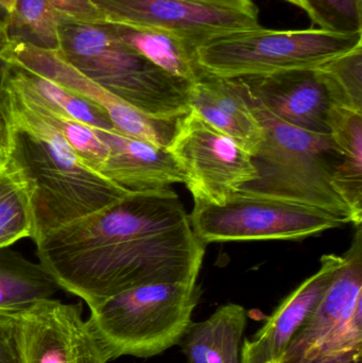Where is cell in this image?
Masks as SVG:
<instances>
[{"label": "cell", "mask_w": 362, "mask_h": 363, "mask_svg": "<svg viewBox=\"0 0 362 363\" xmlns=\"http://www.w3.org/2000/svg\"><path fill=\"white\" fill-rule=\"evenodd\" d=\"M322 301L278 363H362V226Z\"/></svg>", "instance_id": "obj_7"}, {"label": "cell", "mask_w": 362, "mask_h": 363, "mask_svg": "<svg viewBox=\"0 0 362 363\" xmlns=\"http://www.w3.org/2000/svg\"><path fill=\"white\" fill-rule=\"evenodd\" d=\"M0 14H6V12H4V10H2V9H1V8H0ZM6 15H8V14H6Z\"/></svg>", "instance_id": "obj_34"}, {"label": "cell", "mask_w": 362, "mask_h": 363, "mask_svg": "<svg viewBox=\"0 0 362 363\" xmlns=\"http://www.w3.org/2000/svg\"><path fill=\"white\" fill-rule=\"evenodd\" d=\"M62 21L103 25V15L91 0H48Z\"/></svg>", "instance_id": "obj_27"}, {"label": "cell", "mask_w": 362, "mask_h": 363, "mask_svg": "<svg viewBox=\"0 0 362 363\" xmlns=\"http://www.w3.org/2000/svg\"><path fill=\"white\" fill-rule=\"evenodd\" d=\"M341 262L342 256L335 254L321 257L319 270L283 301L254 340L244 341L240 351L242 363L280 362L295 335L314 315Z\"/></svg>", "instance_id": "obj_14"}, {"label": "cell", "mask_w": 362, "mask_h": 363, "mask_svg": "<svg viewBox=\"0 0 362 363\" xmlns=\"http://www.w3.org/2000/svg\"><path fill=\"white\" fill-rule=\"evenodd\" d=\"M359 46L362 33L259 27L210 40L198 47L197 57L208 74L233 79L318 68Z\"/></svg>", "instance_id": "obj_6"}, {"label": "cell", "mask_w": 362, "mask_h": 363, "mask_svg": "<svg viewBox=\"0 0 362 363\" xmlns=\"http://www.w3.org/2000/svg\"><path fill=\"white\" fill-rule=\"evenodd\" d=\"M189 104L206 123L222 132L252 157L264 140L248 89L240 78H221L204 72L191 84Z\"/></svg>", "instance_id": "obj_16"}, {"label": "cell", "mask_w": 362, "mask_h": 363, "mask_svg": "<svg viewBox=\"0 0 362 363\" xmlns=\"http://www.w3.org/2000/svg\"><path fill=\"white\" fill-rule=\"evenodd\" d=\"M189 222L204 245L293 240L342 225L320 209L242 191L232 194L222 205L196 200Z\"/></svg>", "instance_id": "obj_8"}, {"label": "cell", "mask_w": 362, "mask_h": 363, "mask_svg": "<svg viewBox=\"0 0 362 363\" xmlns=\"http://www.w3.org/2000/svg\"><path fill=\"white\" fill-rule=\"evenodd\" d=\"M329 134L341 151L333 185L354 215L355 226L362 222V113L332 106Z\"/></svg>", "instance_id": "obj_18"}, {"label": "cell", "mask_w": 362, "mask_h": 363, "mask_svg": "<svg viewBox=\"0 0 362 363\" xmlns=\"http://www.w3.org/2000/svg\"><path fill=\"white\" fill-rule=\"evenodd\" d=\"M319 29L342 34L362 33V0H302Z\"/></svg>", "instance_id": "obj_26"}, {"label": "cell", "mask_w": 362, "mask_h": 363, "mask_svg": "<svg viewBox=\"0 0 362 363\" xmlns=\"http://www.w3.org/2000/svg\"><path fill=\"white\" fill-rule=\"evenodd\" d=\"M17 363H108L80 304L40 300L13 317Z\"/></svg>", "instance_id": "obj_12"}, {"label": "cell", "mask_w": 362, "mask_h": 363, "mask_svg": "<svg viewBox=\"0 0 362 363\" xmlns=\"http://www.w3.org/2000/svg\"><path fill=\"white\" fill-rule=\"evenodd\" d=\"M59 290L52 275L11 247H0V318H13Z\"/></svg>", "instance_id": "obj_20"}, {"label": "cell", "mask_w": 362, "mask_h": 363, "mask_svg": "<svg viewBox=\"0 0 362 363\" xmlns=\"http://www.w3.org/2000/svg\"><path fill=\"white\" fill-rule=\"evenodd\" d=\"M1 63L18 82L27 87L51 110L74 121L86 123L95 129L110 130L115 128L106 111L96 104L72 93L50 79L4 62Z\"/></svg>", "instance_id": "obj_22"}, {"label": "cell", "mask_w": 362, "mask_h": 363, "mask_svg": "<svg viewBox=\"0 0 362 363\" xmlns=\"http://www.w3.org/2000/svg\"><path fill=\"white\" fill-rule=\"evenodd\" d=\"M115 35L165 72L193 83L203 74L198 46L164 30L106 23Z\"/></svg>", "instance_id": "obj_19"}, {"label": "cell", "mask_w": 362, "mask_h": 363, "mask_svg": "<svg viewBox=\"0 0 362 363\" xmlns=\"http://www.w3.org/2000/svg\"><path fill=\"white\" fill-rule=\"evenodd\" d=\"M0 363H17L13 318H0Z\"/></svg>", "instance_id": "obj_28"}, {"label": "cell", "mask_w": 362, "mask_h": 363, "mask_svg": "<svg viewBox=\"0 0 362 363\" xmlns=\"http://www.w3.org/2000/svg\"><path fill=\"white\" fill-rule=\"evenodd\" d=\"M200 296L197 283L140 286L89 308L86 321L108 362L153 357L183 340Z\"/></svg>", "instance_id": "obj_5"}, {"label": "cell", "mask_w": 362, "mask_h": 363, "mask_svg": "<svg viewBox=\"0 0 362 363\" xmlns=\"http://www.w3.org/2000/svg\"><path fill=\"white\" fill-rule=\"evenodd\" d=\"M62 21L48 0H17L8 16L9 40L47 49H60Z\"/></svg>", "instance_id": "obj_23"}, {"label": "cell", "mask_w": 362, "mask_h": 363, "mask_svg": "<svg viewBox=\"0 0 362 363\" xmlns=\"http://www.w3.org/2000/svg\"><path fill=\"white\" fill-rule=\"evenodd\" d=\"M200 4H213V6H225V8L236 9L249 13L259 14L256 6L252 0H191Z\"/></svg>", "instance_id": "obj_29"}, {"label": "cell", "mask_w": 362, "mask_h": 363, "mask_svg": "<svg viewBox=\"0 0 362 363\" xmlns=\"http://www.w3.org/2000/svg\"><path fill=\"white\" fill-rule=\"evenodd\" d=\"M106 23L164 30L200 47L261 27L259 14L191 0H91Z\"/></svg>", "instance_id": "obj_11"}, {"label": "cell", "mask_w": 362, "mask_h": 363, "mask_svg": "<svg viewBox=\"0 0 362 363\" xmlns=\"http://www.w3.org/2000/svg\"><path fill=\"white\" fill-rule=\"evenodd\" d=\"M8 40V15L0 14V40Z\"/></svg>", "instance_id": "obj_31"}, {"label": "cell", "mask_w": 362, "mask_h": 363, "mask_svg": "<svg viewBox=\"0 0 362 363\" xmlns=\"http://www.w3.org/2000/svg\"><path fill=\"white\" fill-rule=\"evenodd\" d=\"M60 50L72 66L123 101L153 118H180L191 112L193 83L142 57L106 23L62 21Z\"/></svg>", "instance_id": "obj_4"}, {"label": "cell", "mask_w": 362, "mask_h": 363, "mask_svg": "<svg viewBox=\"0 0 362 363\" xmlns=\"http://www.w3.org/2000/svg\"><path fill=\"white\" fill-rule=\"evenodd\" d=\"M34 242L60 288L89 308L140 286L197 283L206 247L168 188L129 192Z\"/></svg>", "instance_id": "obj_1"}, {"label": "cell", "mask_w": 362, "mask_h": 363, "mask_svg": "<svg viewBox=\"0 0 362 363\" xmlns=\"http://www.w3.org/2000/svg\"><path fill=\"white\" fill-rule=\"evenodd\" d=\"M17 0H0V8L6 13L11 15L14 11L15 6H16Z\"/></svg>", "instance_id": "obj_32"}, {"label": "cell", "mask_w": 362, "mask_h": 363, "mask_svg": "<svg viewBox=\"0 0 362 363\" xmlns=\"http://www.w3.org/2000/svg\"><path fill=\"white\" fill-rule=\"evenodd\" d=\"M0 74L6 77L13 84L16 85L55 123L65 138L66 142L69 144L72 150L85 165L98 172L100 166L108 157V148L106 143L96 133L95 128H91V125L81 123V121H74L69 117L64 116L45 106L34 94H32L27 87L23 86L10 74L4 64H0Z\"/></svg>", "instance_id": "obj_24"}, {"label": "cell", "mask_w": 362, "mask_h": 363, "mask_svg": "<svg viewBox=\"0 0 362 363\" xmlns=\"http://www.w3.org/2000/svg\"><path fill=\"white\" fill-rule=\"evenodd\" d=\"M333 106L362 113V46L319 67Z\"/></svg>", "instance_id": "obj_25"}, {"label": "cell", "mask_w": 362, "mask_h": 363, "mask_svg": "<svg viewBox=\"0 0 362 363\" xmlns=\"http://www.w3.org/2000/svg\"><path fill=\"white\" fill-rule=\"evenodd\" d=\"M33 233L31 185L10 157H0V247L32 238Z\"/></svg>", "instance_id": "obj_21"}, {"label": "cell", "mask_w": 362, "mask_h": 363, "mask_svg": "<svg viewBox=\"0 0 362 363\" xmlns=\"http://www.w3.org/2000/svg\"><path fill=\"white\" fill-rule=\"evenodd\" d=\"M8 127H6V119H4V114H2L1 106H0V157H8Z\"/></svg>", "instance_id": "obj_30"}, {"label": "cell", "mask_w": 362, "mask_h": 363, "mask_svg": "<svg viewBox=\"0 0 362 363\" xmlns=\"http://www.w3.org/2000/svg\"><path fill=\"white\" fill-rule=\"evenodd\" d=\"M108 155L98 172L129 191L165 189L186 184L187 178L171 153L113 128L95 129Z\"/></svg>", "instance_id": "obj_15"}, {"label": "cell", "mask_w": 362, "mask_h": 363, "mask_svg": "<svg viewBox=\"0 0 362 363\" xmlns=\"http://www.w3.org/2000/svg\"><path fill=\"white\" fill-rule=\"evenodd\" d=\"M248 93L263 125L264 140L252 155L256 179L239 191L307 205L329 213L342 225H355L354 215L333 185L341 151L331 134L293 127L272 116L249 89Z\"/></svg>", "instance_id": "obj_3"}, {"label": "cell", "mask_w": 362, "mask_h": 363, "mask_svg": "<svg viewBox=\"0 0 362 363\" xmlns=\"http://www.w3.org/2000/svg\"><path fill=\"white\" fill-rule=\"evenodd\" d=\"M283 1L288 2V4H293V6H298V8L304 10V4L302 0H283Z\"/></svg>", "instance_id": "obj_33"}, {"label": "cell", "mask_w": 362, "mask_h": 363, "mask_svg": "<svg viewBox=\"0 0 362 363\" xmlns=\"http://www.w3.org/2000/svg\"><path fill=\"white\" fill-rule=\"evenodd\" d=\"M10 157L31 185L34 241L108 206L129 190L85 165L52 121L0 74Z\"/></svg>", "instance_id": "obj_2"}, {"label": "cell", "mask_w": 362, "mask_h": 363, "mask_svg": "<svg viewBox=\"0 0 362 363\" xmlns=\"http://www.w3.org/2000/svg\"><path fill=\"white\" fill-rule=\"evenodd\" d=\"M247 311L237 304L221 306L205 321L191 323L183 351L188 363H242L240 343Z\"/></svg>", "instance_id": "obj_17"}, {"label": "cell", "mask_w": 362, "mask_h": 363, "mask_svg": "<svg viewBox=\"0 0 362 363\" xmlns=\"http://www.w3.org/2000/svg\"><path fill=\"white\" fill-rule=\"evenodd\" d=\"M0 62L50 79L68 91L106 111L113 125L132 138L167 148L176 119L148 116L87 78L67 61L60 49H47L21 40H0Z\"/></svg>", "instance_id": "obj_10"}, {"label": "cell", "mask_w": 362, "mask_h": 363, "mask_svg": "<svg viewBox=\"0 0 362 363\" xmlns=\"http://www.w3.org/2000/svg\"><path fill=\"white\" fill-rule=\"evenodd\" d=\"M193 201L222 205L256 179L252 157L231 138L206 123L195 110L176 121L168 145Z\"/></svg>", "instance_id": "obj_9"}, {"label": "cell", "mask_w": 362, "mask_h": 363, "mask_svg": "<svg viewBox=\"0 0 362 363\" xmlns=\"http://www.w3.org/2000/svg\"><path fill=\"white\" fill-rule=\"evenodd\" d=\"M267 363H278V362H276V360H271V362Z\"/></svg>", "instance_id": "obj_35"}, {"label": "cell", "mask_w": 362, "mask_h": 363, "mask_svg": "<svg viewBox=\"0 0 362 363\" xmlns=\"http://www.w3.org/2000/svg\"><path fill=\"white\" fill-rule=\"evenodd\" d=\"M240 79L272 116L304 131L329 134L327 119L333 104L319 67Z\"/></svg>", "instance_id": "obj_13"}]
</instances>
